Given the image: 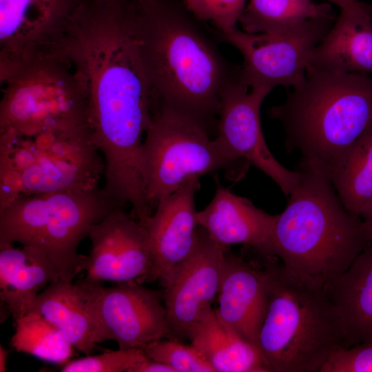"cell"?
I'll return each mask as SVG.
<instances>
[{
	"mask_svg": "<svg viewBox=\"0 0 372 372\" xmlns=\"http://www.w3.org/2000/svg\"><path fill=\"white\" fill-rule=\"evenodd\" d=\"M336 17L329 2L312 0H249L239 21L249 34L278 31L302 21Z\"/></svg>",
	"mask_w": 372,
	"mask_h": 372,
	"instance_id": "25",
	"label": "cell"
},
{
	"mask_svg": "<svg viewBox=\"0 0 372 372\" xmlns=\"http://www.w3.org/2000/svg\"><path fill=\"white\" fill-rule=\"evenodd\" d=\"M186 9L198 21H209L219 32L235 28L245 8L246 0H182Z\"/></svg>",
	"mask_w": 372,
	"mask_h": 372,
	"instance_id": "29",
	"label": "cell"
},
{
	"mask_svg": "<svg viewBox=\"0 0 372 372\" xmlns=\"http://www.w3.org/2000/svg\"><path fill=\"white\" fill-rule=\"evenodd\" d=\"M215 182L212 200L196 212L198 225L223 246L242 244L254 249L267 262L277 260L273 242L277 214H269L249 199L234 194L217 177Z\"/></svg>",
	"mask_w": 372,
	"mask_h": 372,
	"instance_id": "17",
	"label": "cell"
},
{
	"mask_svg": "<svg viewBox=\"0 0 372 372\" xmlns=\"http://www.w3.org/2000/svg\"><path fill=\"white\" fill-rule=\"evenodd\" d=\"M31 312L54 324L72 346L86 355L105 341L96 294V284L84 279L75 284L59 278L37 296Z\"/></svg>",
	"mask_w": 372,
	"mask_h": 372,
	"instance_id": "18",
	"label": "cell"
},
{
	"mask_svg": "<svg viewBox=\"0 0 372 372\" xmlns=\"http://www.w3.org/2000/svg\"><path fill=\"white\" fill-rule=\"evenodd\" d=\"M309 65L337 72L372 73V13L370 3L340 10L316 47Z\"/></svg>",
	"mask_w": 372,
	"mask_h": 372,
	"instance_id": "20",
	"label": "cell"
},
{
	"mask_svg": "<svg viewBox=\"0 0 372 372\" xmlns=\"http://www.w3.org/2000/svg\"><path fill=\"white\" fill-rule=\"evenodd\" d=\"M101 154L88 124L66 130L51 147L26 154L23 196L99 189L105 167Z\"/></svg>",
	"mask_w": 372,
	"mask_h": 372,
	"instance_id": "13",
	"label": "cell"
},
{
	"mask_svg": "<svg viewBox=\"0 0 372 372\" xmlns=\"http://www.w3.org/2000/svg\"><path fill=\"white\" fill-rule=\"evenodd\" d=\"M344 207L360 216L372 205V123L329 178Z\"/></svg>",
	"mask_w": 372,
	"mask_h": 372,
	"instance_id": "24",
	"label": "cell"
},
{
	"mask_svg": "<svg viewBox=\"0 0 372 372\" xmlns=\"http://www.w3.org/2000/svg\"><path fill=\"white\" fill-rule=\"evenodd\" d=\"M199 188L198 179H194L162 198L141 224L150 250L149 269L143 282L159 280L163 284L192 250L198 229L194 196Z\"/></svg>",
	"mask_w": 372,
	"mask_h": 372,
	"instance_id": "16",
	"label": "cell"
},
{
	"mask_svg": "<svg viewBox=\"0 0 372 372\" xmlns=\"http://www.w3.org/2000/svg\"><path fill=\"white\" fill-rule=\"evenodd\" d=\"M86 0H0V81L28 66L63 59L74 17Z\"/></svg>",
	"mask_w": 372,
	"mask_h": 372,
	"instance_id": "9",
	"label": "cell"
},
{
	"mask_svg": "<svg viewBox=\"0 0 372 372\" xmlns=\"http://www.w3.org/2000/svg\"><path fill=\"white\" fill-rule=\"evenodd\" d=\"M361 218L372 247V205L364 211Z\"/></svg>",
	"mask_w": 372,
	"mask_h": 372,
	"instance_id": "32",
	"label": "cell"
},
{
	"mask_svg": "<svg viewBox=\"0 0 372 372\" xmlns=\"http://www.w3.org/2000/svg\"><path fill=\"white\" fill-rule=\"evenodd\" d=\"M329 3L336 5L340 10H349L358 6L360 0H325Z\"/></svg>",
	"mask_w": 372,
	"mask_h": 372,
	"instance_id": "33",
	"label": "cell"
},
{
	"mask_svg": "<svg viewBox=\"0 0 372 372\" xmlns=\"http://www.w3.org/2000/svg\"><path fill=\"white\" fill-rule=\"evenodd\" d=\"M370 8H371V13H372V3H370Z\"/></svg>",
	"mask_w": 372,
	"mask_h": 372,
	"instance_id": "36",
	"label": "cell"
},
{
	"mask_svg": "<svg viewBox=\"0 0 372 372\" xmlns=\"http://www.w3.org/2000/svg\"><path fill=\"white\" fill-rule=\"evenodd\" d=\"M9 352L1 345L0 346V371L4 372L6 370L7 360Z\"/></svg>",
	"mask_w": 372,
	"mask_h": 372,
	"instance_id": "34",
	"label": "cell"
},
{
	"mask_svg": "<svg viewBox=\"0 0 372 372\" xmlns=\"http://www.w3.org/2000/svg\"><path fill=\"white\" fill-rule=\"evenodd\" d=\"M89 255L83 271L85 281L100 284L138 281L142 283L150 265V250L146 231L124 207L111 211L90 229Z\"/></svg>",
	"mask_w": 372,
	"mask_h": 372,
	"instance_id": "14",
	"label": "cell"
},
{
	"mask_svg": "<svg viewBox=\"0 0 372 372\" xmlns=\"http://www.w3.org/2000/svg\"><path fill=\"white\" fill-rule=\"evenodd\" d=\"M117 207H123L103 188L24 195L0 211V245L19 242L41 250L60 278L72 281L83 271L79 243Z\"/></svg>",
	"mask_w": 372,
	"mask_h": 372,
	"instance_id": "6",
	"label": "cell"
},
{
	"mask_svg": "<svg viewBox=\"0 0 372 372\" xmlns=\"http://www.w3.org/2000/svg\"><path fill=\"white\" fill-rule=\"evenodd\" d=\"M336 17L312 19L267 33L236 28L218 36L242 54L240 75L249 87H294L304 80L316 47Z\"/></svg>",
	"mask_w": 372,
	"mask_h": 372,
	"instance_id": "10",
	"label": "cell"
},
{
	"mask_svg": "<svg viewBox=\"0 0 372 372\" xmlns=\"http://www.w3.org/2000/svg\"><path fill=\"white\" fill-rule=\"evenodd\" d=\"M268 115L282 125L285 147L299 153V164L329 179L372 123V77L309 65L304 80Z\"/></svg>",
	"mask_w": 372,
	"mask_h": 372,
	"instance_id": "3",
	"label": "cell"
},
{
	"mask_svg": "<svg viewBox=\"0 0 372 372\" xmlns=\"http://www.w3.org/2000/svg\"><path fill=\"white\" fill-rule=\"evenodd\" d=\"M96 294L105 341L116 342L120 349H143L170 338L163 289L130 281L110 287L96 284Z\"/></svg>",
	"mask_w": 372,
	"mask_h": 372,
	"instance_id": "15",
	"label": "cell"
},
{
	"mask_svg": "<svg viewBox=\"0 0 372 372\" xmlns=\"http://www.w3.org/2000/svg\"><path fill=\"white\" fill-rule=\"evenodd\" d=\"M127 372H174L167 364L147 358L133 365Z\"/></svg>",
	"mask_w": 372,
	"mask_h": 372,
	"instance_id": "31",
	"label": "cell"
},
{
	"mask_svg": "<svg viewBox=\"0 0 372 372\" xmlns=\"http://www.w3.org/2000/svg\"><path fill=\"white\" fill-rule=\"evenodd\" d=\"M218 307L220 319L258 347L268 302V271L255 268L225 249Z\"/></svg>",
	"mask_w": 372,
	"mask_h": 372,
	"instance_id": "19",
	"label": "cell"
},
{
	"mask_svg": "<svg viewBox=\"0 0 372 372\" xmlns=\"http://www.w3.org/2000/svg\"><path fill=\"white\" fill-rule=\"evenodd\" d=\"M226 247L198 225L192 250L163 284L170 338L189 339L196 327L213 309Z\"/></svg>",
	"mask_w": 372,
	"mask_h": 372,
	"instance_id": "12",
	"label": "cell"
},
{
	"mask_svg": "<svg viewBox=\"0 0 372 372\" xmlns=\"http://www.w3.org/2000/svg\"><path fill=\"white\" fill-rule=\"evenodd\" d=\"M189 340L215 372H269L258 347L223 322L215 309Z\"/></svg>",
	"mask_w": 372,
	"mask_h": 372,
	"instance_id": "23",
	"label": "cell"
},
{
	"mask_svg": "<svg viewBox=\"0 0 372 372\" xmlns=\"http://www.w3.org/2000/svg\"><path fill=\"white\" fill-rule=\"evenodd\" d=\"M138 2L136 33L154 103L216 130L221 94L239 73L180 0Z\"/></svg>",
	"mask_w": 372,
	"mask_h": 372,
	"instance_id": "2",
	"label": "cell"
},
{
	"mask_svg": "<svg viewBox=\"0 0 372 372\" xmlns=\"http://www.w3.org/2000/svg\"><path fill=\"white\" fill-rule=\"evenodd\" d=\"M267 269L268 302L258 347L269 372H320L344 344L331 300L324 287L292 274L277 260Z\"/></svg>",
	"mask_w": 372,
	"mask_h": 372,
	"instance_id": "5",
	"label": "cell"
},
{
	"mask_svg": "<svg viewBox=\"0 0 372 372\" xmlns=\"http://www.w3.org/2000/svg\"><path fill=\"white\" fill-rule=\"evenodd\" d=\"M139 2H143V1H150V0H137Z\"/></svg>",
	"mask_w": 372,
	"mask_h": 372,
	"instance_id": "35",
	"label": "cell"
},
{
	"mask_svg": "<svg viewBox=\"0 0 372 372\" xmlns=\"http://www.w3.org/2000/svg\"><path fill=\"white\" fill-rule=\"evenodd\" d=\"M3 85L0 130L29 132L89 124L84 81L67 61L34 63Z\"/></svg>",
	"mask_w": 372,
	"mask_h": 372,
	"instance_id": "8",
	"label": "cell"
},
{
	"mask_svg": "<svg viewBox=\"0 0 372 372\" xmlns=\"http://www.w3.org/2000/svg\"><path fill=\"white\" fill-rule=\"evenodd\" d=\"M324 288L339 317L343 347L372 342V247Z\"/></svg>",
	"mask_w": 372,
	"mask_h": 372,
	"instance_id": "22",
	"label": "cell"
},
{
	"mask_svg": "<svg viewBox=\"0 0 372 372\" xmlns=\"http://www.w3.org/2000/svg\"><path fill=\"white\" fill-rule=\"evenodd\" d=\"M59 278L41 250L32 246L0 245V298L14 322L31 312L39 294Z\"/></svg>",
	"mask_w": 372,
	"mask_h": 372,
	"instance_id": "21",
	"label": "cell"
},
{
	"mask_svg": "<svg viewBox=\"0 0 372 372\" xmlns=\"http://www.w3.org/2000/svg\"><path fill=\"white\" fill-rule=\"evenodd\" d=\"M249 88L240 72L225 87L220 97L216 138L234 159L262 171L288 196L298 182L299 172L285 167L276 159L261 128L260 106L271 90Z\"/></svg>",
	"mask_w": 372,
	"mask_h": 372,
	"instance_id": "11",
	"label": "cell"
},
{
	"mask_svg": "<svg viewBox=\"0 0 372 372\" xmlns=\"http://www.w3.org/2000/svg\"><path fill=\"white\" fill-rule=\"evenodd\" d=\"M138 7L137 0H86L62 52L84 81L89 125L106 174L116 178L138 172L154 105L136 33Z\"/></svg>",
	"mask_w": 372,
	"mask_h": 372,
	"instance_id": "1",
	"label": "cell"
},
{
	"mask_svg": "<svg viewBox=\"0 0 372 372\" xmlns=\"http://www.w3.org/2000/svg\"><path fill=\"white\" fill-rule=\"evenodd\" d=\"M198 121L179 110L155 103L140 153L146 200L154 211L162 198L191 180L223 170L232 181L249 166L234 159Z\"/></svg>",
	"mask_w": 372,
	"mask_h": 372,
	"instance_id": "7",
	"label": "cell"
},
{
	"mask_svg": "<svg viewBox=\"0 0 372 372\" xmlns=\"http://www.w3.org/2000/svg\"><path fill=\"white\" fill-rule=\"evenodd\" d=\"M142 349L148 358L167 364L174 372H215L192 344L176 338L158 340Z\"/></svg>",
	"mask_w": 372,
	"mask_h": 372,
	"instance_id": "27",
	"label": "cell"
},
{
	"mask_svg": "<svg viewBox=\"0 0 372 372\" xmlns=\"http://www.w3.org/2000/svg\"><path fill=\"white\" fill-rule=\"evenodd\" d=\"M148 358L142 349H118L96 355L70 360L62 372H127L135 364Z\"/></svg>",
	"mask_w": 372,
	"mask_h": 372,
	"instance_id": "28",
	"label": "cell"
},
{
	"mask_svg": "<svg viewBox=\"0 0 372 372\" xmlns=\"http://www.w3.org/2000/svg\"><path fill=\"white\" fill-rule=\"evenodd\" d=\"M320 372H372V342L338 348Z\"/></svg>",
	"mask_w": 372,
	"mask_h": 372,
	"instance_id": "30",
	"label": "cell"
},
{
	"mask_svg": "<svg viewBox=\"0 0 372 372\" xmlns=\"http://www.w3.org/2000/svg\"><path fill=\"white\" fill-rule=\"evenodd\" d=\"M10 344L19 352L54 364L63 365L73 356L74 347L60 330L36 312L15 321Z\"/></svg>",
	"mask_w": 372,
	"mask_h": 372,
	"instance_id": "26",
	"label": "cell"
},
{
	"mask_svg": "<svg viewBox=\"0 0 372 372\" xmlns=\"http://www.w3.org/2000/svg\"><path fill=\"white\" fill-rule=\"evenodd\" d=\"M298 170V182L277 214L274 254L292 274L325 287L371 241L362 218L344 207L325 176L302 164Z\"/></svg>",
	"mask_w": 372,
	"mask_h": 372,
	"instance_id": "4",
	"label": "cell"
}]
</instances>
